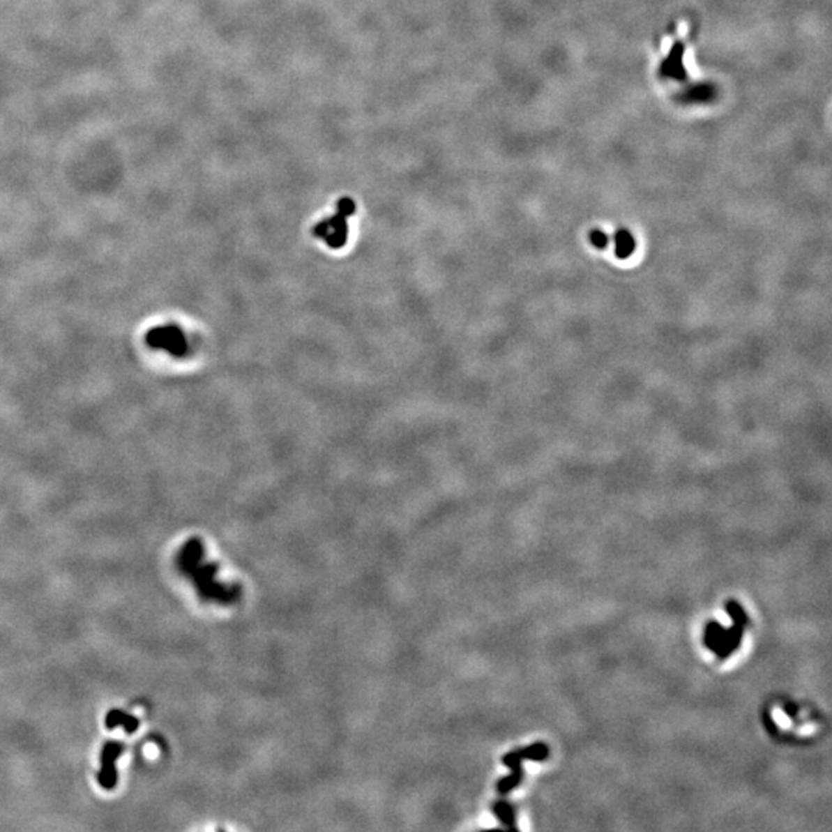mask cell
I'll return each mask as SVG.
<instances>
[{
    "label": "cell",
    "mask_w": 832,
    "mask_h": 832,
    "mask_svg": "<svg viewBox=\"0 0 832 832\" xmlns=\"http://www.w3.org/2000/svg\"><path fill=\"white\" fill-rule=\"evenodd\" d=\"M145 341L153 350H162L170 356L182 358L190 350L188 338L176 324H160L146 331Z\"/></svg>",
    "instance_id": "obj_4"
},
{
    "label": "cell",
    "mask_w": 832,
    "mask_h": 832,
    "mask_svg": "<svg viewBox=\"0 0 832 832\" xmlns=\"http://www.w3.org/2000/svg\"><path fill=\"white\" fill-rule=\"evenodd\" d=\"M591 242L595 248H606L609 245V236L605 232H600V230H595L591 233Z\"/></svg>",
    "instance_id": "obj_10"
},
{
    "label": "cell",
    "mask_w": 832,
    "mask_h": 832,
    "mask_svg": "<svg viewBox=\"0 0 832 832\" xmlns=\"http://www.w3.org/2000/svg\"><path fill=\"white\" fill-rule=\"evenodd\" d=\"M492 811L498 817V820L501 822L504 826H507L509 829H517V822H515V812H513L512 805H509L507 801H503V800L497 801V803H493Z\"/></svg>",
    "instance_id": "obj_8"
},
{
    "label": "cell",
    "mask_w": 832,
    "mask_h": 832,
    "mask_svg": "<svg viewBox=\"0 0 832 832\" xmlns=\"http://www.w3.org/2000/svg\"><path fill=\"white\" fill-rule=\"evenodd\" d=\"M355 213V202L349 197L341 199L336 205V213L333 216L324 219L322 222L315 227L313 234L321 238L331 248H341L347 242L349 225L347 219Z\"/></svg>",
    "instance_id": "obj_2"
},
{
    "label": "cell",
    "mask_w": 832,
    "mask_h": 832,
    "mask_svg": "<svg viewBox=\"0 0 832 832\" xmlns=\"http://www.w3.org/2000/svg\"><path fill=\"white\" fill-rule=\"evenodd\" d=\"M783 709H785V712H786L787 716H789L791 718H795V717H797V712H799V711H797V706H795V704L786 703V704L783 706Z\"/></svg>",
    "instance_id": "obj_11"
},
{
    "label": "cell",
    "mask_w": 832,
    "mask_h": 832,
    "mask_svg": "<svg viewBox=\"0 0 832 832\" xmlns=\"http://www.w3.org/2000/svg\"><path fill=\"white\" fill-rule=\"evenodd\" d=\"M547 755H549V748L544 745V743H534V745H530L527 748H520V749L510 750L509 754L504 755L503 763L512 772H510V776H507V777L499 780V782L497 783V791L503 795L513 791L522 780L521 763L524 760L543 762V760H546Z\"/></svg>",
    "instance_id": "obj_3"
},
{
    "label": "cell",
    "mask_w": 832,
    "mask_h": 832,
    "mask_svg": "<svg viewBox=\"0 0 832 832\" xmlns=\"http://www.w3.org/2000/svg\"><path fill=\"white\" fill-rule=\"evenodd\" d=\"M202 557V544L199 540H191L181 555V566L182 570L188 573L190 578H193L195 584L201 593L202 600H213L220 605H232L236 601L241 595L239 586L227 587L225 584H220L215 581V575L218 572L216 564H204L199 566V559Z\"/></svg>",
    "instance_id": "obj_1"
},
{
    "label": "cell",
    "mask_w": 832,
    "mask_h": 832,
    "mask_svg": "<svg viewBox=\"0 0 832 832\" xmlns=\"http://www.w3.org/2000/svg\"><path fill=\"white\" fill-rule=\"evenodd\" d=\"M614 244L615 256L620 257V259L629 257L635 250V239L632 238V234L628 230H618L614 236Z\"/></svg>",
    "instance_id": "obj_7"
},
{
    "label": "cell",
    "mask_w": 832,
    "mask_h": 832,
    "mask_svg": "<svg viewBox=\"0 0 832 832\" xmlns=\"http://www.w3.org/2000/svg\"><path fill=\"white\" fill-rule=\"evenodd\" d=\"M729 629H731V635H729V640L726 642V644L723 647H721L720 651L716 652L717 660H720V661L726 660L729 657V655H732L735 651L739 649L740 643H741V638H743V634H745V629L746 628H745V626L739 624V623H732V626Z\"/></svg>",
    "instance_id": "obj_6"
},
{
    "label": "cell",
    "mask_w": 832,
    "mask_h": 832,
    "mask_svg": "<svg viewBox=\"0 0 832 832\" xmlns=\"http://www.w3.org/2000/svg\"><path fill=\"white\" fill-rule=\"evenodd\" d=\"M727 638H729V629H725L717 620L708 621V624H706L703 643L709 651L717 652L718 649H721V647L726 644Z\"/></svg>",
    "instance_id": "obj_5"
},
{
    "label": "cell",
    "mask_w": 832,
    "mask_h": 832,
    "mask_svg": "<svg viewBox=\"0 0 832 832\" xmlns=\"http://www.w3.org/2000/svg\"><path fill=\"white\" fill-rule=\"evenodd\" d=\"M726 612H727L729 617H731L732 623H739L741 626H745V628L749 624V617L746 614V610L741 607L740 603L734 601V600L727 601L726 603Z\"/></svg>",
    "instance_id": "obj_9"
}]
</instances>
